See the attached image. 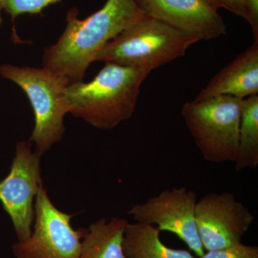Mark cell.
Here are the masks:
<instances>
[{"mask_svg": "<svg viewBox=\"0 0 258 258\" xmlns=\"http://www.w3.org/2000/svg\"><path fill=\"white\" fill-rule=\"evenodd\" d=\"M144 14L194 36L210 40L227 34L218 10L205 0H135Z\"/></svg>", "mask_w": 258, "mask_h": 258, "instance_id": "30bf717a", "label": "cell"}, {"mask_svg": "<svg viewBox=\"0 0 258 258\" xmlns=\"http://www.w3.org/2000/svg\"><path fill=\"white\" fill-rule=\"evenodd\" d=\"M32 144H17L9 174L0 181V203L9 215L18 241L27 240L35 219V200L42 186L40 156Z\"/></svg>", "mask_w": 258, "mask_h": 258, "instance_id": "ba28073f", "label": "cell"}, {"mask_svg": "<svg viewBox=\"0 0 258 258\" xmlns=\"http://www.w3.org/2000/svg\"><path fill=\"white\" fill-rule=\"evenodd\" d=\"M198 258H258V247L241 242L227 248L205 251Z\"/></svg>", "mask_w": 258, "mask_h": 258, "instance_id": "2e32d148", "label": "cell"}, {"mask_svg": "<svg viewBox=\"0 0 258 258\" xmlns=\"http://www.w3.org/2000/svg\"><path fill=\"white\" fill-rule=\"evenodd\" d=\"M0 76L23 90L31 105L35 127L29 143L35 144V153L43 155L60 142L66 132L64 118L69 113L66 98L69 83L45 68L0 66Z\"/></svg>", "mask_w": 258, "mask_h": 258, "instance_id": "277c9868", "label": "cell"}, {"mask_svg": "<svg viewBox=\"0 0 258 258\" xmlns=\"http://www.w3.org/2000/svg\"><path fill=\"white\" fill-rule=\"evenodd\" d=\"M155 226L135 222L127 223L123 246L128 258H198L186 249L168 247Z\"/></svg>", "mask_w": 258, "mask_h": 258, "instance_id": "4fadbf2b", "label": "cell"}, {"mask_svg": "<svg viewBox=\"0 0 258 258\" xmlns=\"http://www.w3.org/2000/svg\"><path fill=\"white\" fill-rule=\"evenodd\" d=\"M198 195L185 187L163 190L142 204L131 207L135 222L155 226L174 234L199 257L205 252L195 220Z\"/></svg>", "mask_w": 258, "mask_h": 258, "instance_id": "52a82bcc", "label": "cell"}, {"mask_svg": "<svg viewBox=\"0 0 258 258\" xmlns=\"http://www.w3.org/2000/svg\"><path fill=\"white\" fill-rule=\"evenodd\" d=\"M214 9L218 10L220 8L228 10L237 16L248 20L244 0H205Z\"/></svg>", "mask_w": 258, "mask_h": 258, "instance_id": "e0dca14e", "label": "cell"}, {"mask_svg": "<svg viewBox=\"0 0 258 258\" xmlns=\"http://www.w3.org/2000/svg\"><path fill=\"white\" fill-rule=\"evenodd\" d=\"M198 37L146 15L107 43L96 61L152 72L182 57Z\"/></svg>", "mask_w": 258, "mask_h": 258, "instance_id": "3957f363", "label": "cell"}, {"mask_svg": "<svg viewBox=\"0 0 258 258\" xmlns=\"http://www.w3.org/2000/svg\"><path fill=\"white\" fill-rule=\"evenodd\" d=\"M128 222L120 217L93 222L86 228L79 258H128L123 246Z\"/></svg>", "mask_w": 258, "mask_h": 258, "instance_id": "7c38bea8", "label": "cell"}, {"mask_svg": "<svg viewBox=\"0 0 258 258\" xmlns=\"http://www.w3.org/2000/svg\"><path fill=\"white\" fill-rule=\"evenodd\" d=\"M2 8L0 7V26H1L2 23H3V18H2V15H1V11H2Z\"/></svg>", "mask_w": 258, "mask_h": 258, "instance_id": "d6986e66", "label": "cell"}, {"mask_svg": "<svg viewBox=\"0 0 258 258\" xmlns=\"http://www.w3.org/2000/svg\"><path fill=\"white\" fill-rule=\"evenodd\" d=\"M235 170L258 166V96L242 100Z\"/></svg>", "mask_w": 258, "mask_h": 258, "instance_id": "5bb4252c", "label": "cell"}, {"mask_svg": "<svg viewBox=\"0 0 258 258\" xmlns=\"http://www.w3.org/2000/svg\"><path fill=\"white\" fill-rule=\"evenodd\" d=\"M258 93V40L214 76L195 101L229 96L243 100Z\"/></svg>", "mask_w": 258, "mask_h": 258, "instance_id": "8fae6325", "label": "cell"}, {"mask_svg": "<svg viewBox=\"0 0 258 258\" xmlns=\"http://www.w3.org/2000/svg\"><path fill=\"white\" fill-rule=\"evenodd\" d=\"M242 103L240 98L220 96L183 105L185 124L205 161L235 162Z\"/></svg>", "mask_w": 258, "mask_h": 258, "instance_id": "5b68a950", "label": "cell"}, {"mask_svg": "<svg viewBox=\"0 0 258 258\" xmlns=\"http://www.w3.org/2000/svg\"><path fill=\"white\" fill-rule=\"evenodd\" d=\"M254 220L252 212L232 193L208 194L195 207V220L205 251L241 243Z\"/></svg>", "mask_w": 258, "mask_h": 258, "instance_id": "9c48e42d", "label": "cell"}, {"mask_svg": "<svg viewBox=\"0 0 258 258\" xmlns=\"http://www.w3.org/2000/svg\"><path fill=\"white\" fill-rule=\"evenodd\" d=\"M60 2L61 0H0V7L14 21L20 15L42 14L45 8Z\"/></svg>", "mask_w": 258, "mask_h": 258, "instance_id": "9a60e30c", "label": "cell"}, {"mask_svg": "<svg viewBox=\"0 0 258 258\" xmlns=\"http://www.w3.org/2000/svg\"><path fill=\"white\" fill-rule=\"evenodd\" d=\"M147 70L106 62L96 77L79 81L66 89L69 113L88 124L110 130L132 118Z\"/></svg>", "mask_w": 258, "mask_h": 258, "instance_id": "7a4b0ae2", "label": "cell"}, {"mask_svg": "<svg viewBox=\"0 0 258 258\" xmlns=\"http://www.w3.org/2000/svg\"><path fill=\"white\" fill-rule=\"evenodd\" d=\"M145 16L135 0H107L101 9L83 20L79 18L77 8H72L62 35L44 50L43 67L69 85L83 81L106 44Z\"/></svg>", "mask_w": 258, "mask_h": 258, "instance_id": "6da1fadb", "label": "cell"}, {"mask_svg": "<svg viewBox=\"0 0 258 258\" xmlns=\"http://www.w3.org/2000/svg\"><path fill=\"white\" fill-rule=\"evenodd\" d=\"M248 20L250 25L254 41L258 40V0H244Z\"/></svg>", "mask_w": 258, "mask_h": 258, "instance_id": "ac0fdd59", "label": "cell"}, {"mask_svg": "<svg viewBox=\"0 0 258 258\" xmlns=\"http://www.w3.org/2000/svg\"><path fill=\"white\" fill-rule=\"evenodd\" d=\"M75 215L56 208L42 185L35 198L31 235L13 246L15 258H79L86 228L73 227Z\"/></svg>", "mask_w": 258, "mask_h": 258, "instance_id": "8992f818", "label": "cell"}]
</instances>
